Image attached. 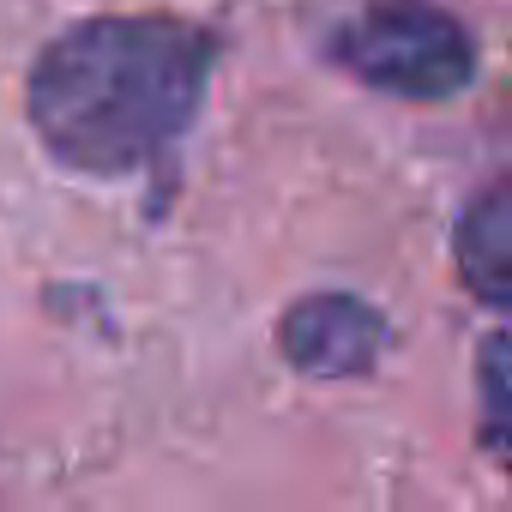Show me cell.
I'll return each mask as SVG.
<instances>
[{
	"label": "cell",
	"mask_w": 512,
	"mask_h": 512,
	"mask_svg": "<svg viewBox=\"0 0 512 512\" xmlns=\"http://www.w3.org/2000/svg\"><path fill=\"white\" fill-rule=\"evenodd\" d=\"M284 356L290 368L314 374V380H356L380 362L386 350V320L362 302V296H344V290H326V296H308L284 314Z\"/></svg>",
	"instance_id": "3"
},
{
	"label": "cell",
	"mask_w": 512,
	"mask_h": 512,
	"mask_svg": "<svg viewBox=\"0 0 512 512\" xmlns=\"http://www.w3.org/2000/svg\"><path fill=\"white\" fill-rule=\"evenodd\" d=\"M211 43L193 25L103 19L43 49L31 121L43 145L85 175L157 169L187 133L205 91Z\"/></svg>",
	"instance_id": "1"
},
{
	"label": "cell",
	"mask_w": 512,
	"mask_h": 512,
	"mask_svg": "<svg viewBox=\"0 0 512 512\" xmlns=\"http://www.w3.org/2000/svg\"><path fill=\"white\" fill-rule=\"evenodd\" d=\"M476 386H482V446L500 458V446H506V338H500V332L482 338Z\"/></svg>",
	"instance_id": "5"
},
{
	"label": "cell",
	"mask_w": 512,
	"mask_h": 512,
	"mask_svg": "<svg viewBox=\"0 0 512 512\" xmlns=\"http://www.w3.org/2000/svg\"><path fill=\"white\" fill-rule=\"evenodd\" d=\"M332 55L356 79L398 97H452L476 67L470 31L428 0H374L332 37Z\"/></svg>",
	"instance_id": "2"
},
{
	"label": "cell",
	"mask_w": 512,
	"mask_h": 512,
	"mask_svg": "<svg viewBox=\"0 0 512 512\" xmlns=\"http://www.w3.org/2000/svg\"><path fill=\"white\" fill-rule=\"evenodd\" d=\"M506 187H482L476 205L464 211L458 223V266H464V284L488 302V308H506V272H512V253H506Z\"/></svg>",
	"instance_id": "4"
}]
</instances>
